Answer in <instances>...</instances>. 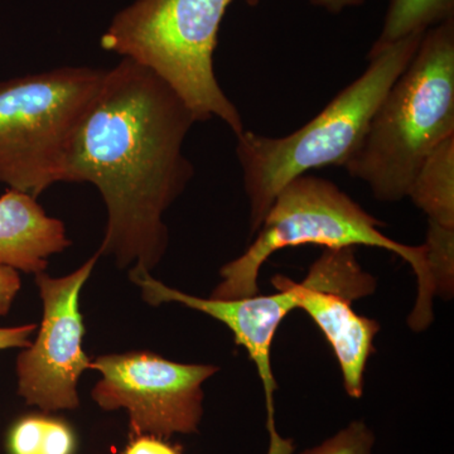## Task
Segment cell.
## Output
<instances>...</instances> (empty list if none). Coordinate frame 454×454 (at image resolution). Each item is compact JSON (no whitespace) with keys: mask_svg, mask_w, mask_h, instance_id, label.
I'll return each mask as SVG.
<instances>
[{"mask_svg":"<svg viewBox=\"0 0 454 454\" xmlns=\"http://www.w3.org/2000/svg\"><path fill=\"white\" fill-rule=\"evenodd\" d=\"M197 122L153 71L122 59L103 85L71 145L64 182L91 184L107 210L98 255L121 268L152 270L168 247L163 216L195 176L184 145Z\"/></svg>","mask_w":454,"mask_h":454,"instance_id":"6da1fadb","label":"cell"},{"mask_svg":"<svg viewBox=\"0 0 454 454\" xmlns=\"http://www.w3.org/2000/svg\"><path fill=\"white\" fill-rule=\"evenodd\" d=\"M385 226L330 179L301 176L279 191L254 234L255 240L221 268L223 280L210 298L240 300L258 294L260 269L274 253L286 247H378L395 254L413 269L418 295L408 325L415 333H422L432 325L435 297L426 247L397 243L381 231Z\"/></svg>","mask_w":454,"mask_h":454,"instance_id":"7a4b0ae2","label":"cell"},{"mask_svg":"<svg viewBox=\"0 0 454 454\" xmlns=\"http://www.w3.org/2000/svg\"><path fill=\"white\" fill-rule=\"evenodd\" d=\"M454 137V18L424 33L417 52L373 114L345 164L378 201L408 197L418 170Z\"/></svg>","mask_w":454,"mask_h":454,"instance_id":"3957f363","label":"cell"},{"mask_svg":"<svg viewBox=\"0 0 454 454\" xmlns=\"http://www.w3.org/2000/svg\"><path fill=\"white\" fill-rule=\"evenodd\" d=\"M423 35H409L369 53L363 74L300 129L278 138L247 129L236 137V155L249 200L250 235L255 234L279 191L293 179L327 166L345 167L351 160L373 114L413 59Z\"/></svg>","mask_w":454,"mask_h":454,"instance_id":"277c9868","label":"cell"},{"mask_svg":"<svg viewBox=\"0 0 454 454\" xmlns=\"http://www.w3.org/2000/svg\"><path fill=\"white\" fill-rule=\"evenodd\" d=\"M235 0H137L113 18L100 46L153 71L177 92L197 121L217 118L235 137L238 107L215 74L221 22ZM250 7L260 0H244Z\"/></svg>","mask_w":454,"mask_h":454,"instance_id":"5b68a950","label":"cell"},{"mask_svg":"<svg viewBox=\"0 0 454 454\" xmlns=\"http://www.w3.org/2000/svg\"><path fill=\"white\" fill-rule=\"evenodd\" d=\"M106 68L59 67L0 82V184L37 199L64 182Z\"/></svg>","mask_w":454,"mask_h":454,"instance_id":"8992f818","label":"cell"},{"mask_svg":"<svg viewBox=\"0 0 454 454\" xmlns=\"http://www.w3.org/2000/svg\"><path fill=\"white\" fill-rule=\"evenodd\" d=\"M90 369L101 373L92 390L101 409H125L131 435L164 439L199 432L203 382L219 372L215 365L173 363L145 351L104 355Z\"/></svg>","mask_w":454,"mask_h":454,"instance_id":"52a82bcc","label":"cell"},{"mask_svg":"<svg viewBox=\"0 0 454 454\" xmlns=\"http://www.w3.org/2000/svg\"><path fill=\"white\" fill-rule=\"evenodd\" d=\"M98 258L97 253L64 278H51L44 271L35 274L43 318L37 339L18 356V394L44 413L79 406L77 384L91 364L82 349L85 325L79 297Z\"/></svg>","mask_w":454,"mask_h":454,"instance_id":"ba28073f","label":"cell"},{"mask_svg":"<svg viewBox=\"0 0 454 454\" xmlns=\"http://www.w3.org/2000/svg\"><path fill=\"white\" fill-rule=\"evenodd\" d=\"M375 278L361 267L354 247L325 249L301 282H295L297 309L304 310L330 343L348 396L360 399L373 340L375 319L357 315L352 301L376 291Z\"/></svg>","mask_w":454,"mask_h":454,"instance_id":"9c48e42d","label":"cell"},{"mask_svg":"<svg viewBox=\"0 0 454 454\" xmlns=\"http://www.w3.org/2000/svg\"><path fill=\"white\" fill-rule=\"evenodd\" d=\"M131 280L142 289L143 300L152 306L162 303H179L199 310L226 325L235 342L243 346L255 364L260 380L264 387L267 402L269 452H283L291 444L289 439L280 437L276 428L274 393L278 389L271 369V346L283 319L297 309V291L291 278L276 276L271 279L277 293L270 295L255 294L240 300H214L195 297L177 289L164 286L148 271L130 273Z\"/></svg>","mask_w":454,"mask_h":454,"instance_id":"30bf717a","label":"cell"},{"mask_svg":"<svg viewBox=\"0 0 454 454\" xmlns=\"http://www.w3.org/2000/svg\"><path fill=\"white\" fill-rule=\"evenodd\" d=\"M68 247L65 223L49 216L37 199L11 188L0 197V264L42 273L50 256Z\"/></svg>","mask_w":454,"mask_h":454,"instance_id":"8fae6325","label":"cell"},{"mask_svg":"<svg viewBox=\"0 0 454 454\" xmlns=\"http://www.w3.org/2000/svg\"><path fill=\"white\" fill-rule=\"evenodd\" d=\"M406 199L428 217V225L454 230V137L424 160Z\"/></svg>","mask_w":454,"mask_h":454,"instance_id":"7c38bea8","label":"cell"},{"mask_svg":"<svg viewBox=\"0 0 454 454\" xmlns=\"http://www.w3.org/2000/svg\"><path fill=\"white\" fill-rule=\"evenodd\" d=\"M454 18V0H387L380 35L369 53L390 46L409 35L426 33Z\"/></svg>","mask_w":454,"mask_h":454,"instance_id":"4fadbf2b","label":"cell"},{"mask_svg":"<svg viewBox=\"0 0 454 454\" xmlns=\"http://www.w3.org/2000/svg\"><path fill=\"white\" fill-rule=\"evenodd\" d=\"M7 450L9 454H74L76 435L59 418L26 415L9 429Z\"/></svg>","mask_w":454,"mask_h":454,"instance_id":"5bb4252c","label":"cell"},{"mask_svg":"<svg viewBox=\"0 0 454 454\" xmlns=\"http://www.w3.org/2000/svg\"><path fill=\"white\" fill-rule=\"evenodd\" d=\"M376 435L364 420H354L333 437L301 454H372Z\"/></svg>","mask_w":454,"mask_h":454,"instance_id":"9a60e30c","label":"cell"},{"mask_svg":"<svg viewBox=\"0 0 454 454\" xmlns=\"http://www.w3.org/2000/svg\"><path fill=\"white\" fill-rule=\"evenodd\" d=\"M122 454H184L182 448L155 435H131V441Z\"/></svg>","mask_w":454,"mask_h":454,"instance_id":"2e32d148","label":"cell"},{"mask_svg":"<svg viewBox=\"0 0 454 454\" xmlns=\"http://www.w3.org/2000/svg\"><path fill=\"white\" fill-rule=\"evenodd\" d=\"M20 289V278L16 269L0 264V317L8 315Z\"/></svg>","mask_w":454,"mask_h":454,"instance_id":"e0dca14e","label":"cell"},{"mask_svg":"<svg viewBox=\"0 0 454 454\" xmlns=\"http://www.w3.org/2000/svg\"><path fill=\"white\" fill-rule=\"evenodd\" d=\"M35 330H37L35 325L0 328V349L28 348L29 337L35 333Z\"/></svg>","mask_w":454,"mask_h":454,"instance_id":"ac0fdd59","label":"cell"},{"mask_svg":"<svg viewBox=\"0 0 454 454\" xmlns=\"http://www.w3.org/2000/svg\"><path fill=\"white\" fill-rule=\"evenodd\" d=\"M313 7L324 9L328 13L339 14L349 8L361 7L366 0H307Z\"/></svg>","mask_w":454,"mask_h":454,"instance_id":"d6986e66","label":"cell"}]
</instances>
